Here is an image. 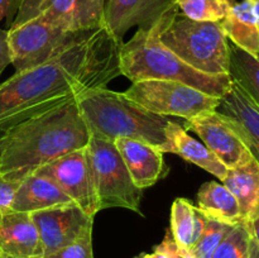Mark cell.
<instances>
[{
    "instance_id": "6da1fadb",
    "label": "cell",
    "mask_w": 259,
    "mask_h": 258,
    "mask_svg": "<svg viewBox=\"0 0 259 258\" xmlns=\"http://www.w3.org/2000/svg\"><path fill=\"white\" fill-rule=\"evenodd\" d=\"M121 45L101 27L47 62L10 76L0 83V133L83 91L106 88L121 75Z\"/></svg>"
},
{
    "instance_id": "7a4b0ae2",
    "label": "cell",
    "mask_w": 259,
    "mask_h": 258,
    "mask_svg": "<svg viewBox=\"0 0 259 258\" xmlns=\"http://www.w3.org/2000/svg\"><path fill=\"white\" fill-rule=\"evenodd\" d=\"M90 141L76 98L40 111L4 132L0 138V175L20 182L35 169Z\"/></svg>"
},
{
    "instance_id": "3957f363",
    "label": "cell",
    "mask_w": 259,
    "mask_h": 258,
    "mask_svg": "<svg viewBox=\"0 0 259 258\" xmlns=\"http://www.w3.org/2000/svg\"><path fill=\"white\" fill-rule=\"evenodd\" d=\"M179 12L175 3L152 23L142 27L128 42L120 46V73L132 82L141 80H174L192 86L214 98H223L232 88V78L225 75H207L185 63L161 42V33Z\"/></svg>"
},
{
    "instance_id": "277c9868",
    "label": "cell",
    "mask_w": 259,
    "mask_h": 258,
    "mask_svg": "<svg viewBox=\"0 0 259 258\" xmlns=\"http://www.w3.org/2000/svg\"><path fill=\"white\" fill-rule=\"evenodd\" d=\"M76 103L90 132L114 142L129 138L156 147L163 153H175L168 137L172 120L151 113L124 93L108 88L91 89L76 96Z\"/></svg>"
},
{
    "instance_id": "5b68a950",
    "label": "cell",
    "mask_w": 259,
    "mask_h": 258,
    "mask_svg": "<svg viewBox=\"0 0 259 258\" xmlns=\"http://www.w3.org/2000/svg\"><path fill=\"white\" fill-rule=\"evenodd\" d=\"M161 42L200 72L228 73L229 39L220 22L192 20L177 12L162 30Z\"/></svg>"
},
{
    "instance_id": "8992f818",
    "label": "cell",
    "mask_w": 259,
    "mask_h": 258,
    "mask_svg": "<svg viewBox=\"0 0 259 258\" xmlns=\"http://www.w3.org/2000/svg\"><path fill=\"white\" fill-rule=\"evenodd\" d=\"M99 209L124 207L141 214L143 190L136 186L114 142L90 132L86 146Z\"/></svg>"
},
{
    "instance_id": "52a82bcc",
    "label": "cell",
    "mask_w": 259,
    "mask_h": 258,
    "mask_svg": "<svg viewBox=\"0 0 259 258\" xmlns=\"http://www.w3.org/2000/svg\"><path fill=\"white\" fill-rule=\"evenodd\" d=\"M124 95L151 113L179 116L185 120L214 111L219 104L218 98L174 80L136 81L124 91Z\"/></svg>"
},
{
    "instance_id": "ba28073f",
    "label": "cell",
    "mask_w": 259,
    "mask_h": 258,
    "mask_svg": "<svg viewBox=\"0 0 259 258\" xmlns=\"http://www.w3.org/2000/svg\"><path fill=\"white\" fill-rule=\"evenodd\" d=\"M94 30V29H93ZM91 30L68 32L50 24L40 17L8 30L12 65L15 72L35 67L80 42Z\"/></svg>"
},
{
    "instance_id": "9c48e42d",
    "label": "cell",
    "mask_w": 259,
    "mask_h": 258,
    "mask_svg": "<svg viewBox=\"0 0 259 258\" xmlns=\"http://www.w3.org/2000/svg\"><path fill=\"white\" fill-rule=\"evenodd\" d=\"M33 174L51 180L90 217L100 211L86 147L53 159Z\"/></svg>"
},
{
    "instance_id": "30bf717a",
    "label": "cell",
    "mask_w": 259,
    "mask_h": 258,
    "mask_svg": "<svg viewBox=\"0 0 259 258\" xmlns=\"http://www.w3.org/2000/svg\"><path fill=\"white\" fill-rule=\"evenodd\" d=\"M30 215L39 232L45 255L72 244L86 232L93 230L94 218L75 202L38 210Z\"/></svg>"
},
{
    "instance_id": "8fae6325",
    "label": "cell",
    "mask_w": 259,
    "mask_h": 258,
    "mask_svg": "<svg viewBox=\"0 0 259 258\" xmlns=\"http://www.w3.org/2000/svg\"><path fill=\"white\" fill-rule=\"evenodd\" d=\"M185 128L196 133L228 168L242 166L253 159L237 132L215 110L187 119Z\"/></svg>"
},
{
    "instance_id": "7c38bea8",
    "label": "cell",
    "mask_w": 259,
    "mask_h": 258,
    "mask_svg": "<svg viewBox=\"0 0 259 258\" xmlns=\"http://www.w3.org/2000/svg\"><path fill=\"white\" fill-rule=\"evenodd\" d=\"M0 255L43 258L42 240L30 212L8 210L0 215Z\"/></svg>"
},
{
    "instance_id": "4fadbf2b",
    "label": "cell",
    "mask_w": 259,
    "mask_h": 258,
    "mask_svg": "<svg viewBox=\"0 0 259 258\" xmlns=\"http://www.w3.org/2000/svg\"><path fill=\"white\" fill-rule=\"evenodd\" d=\"M217 113L233 126L243 143L259 163V108L244 91L233 82L232 88L219 99Z\"/></svg>"
},
{
    "instance_id": "5bb4252c",
    "label": "cell",
    "mask_w": 259,
    "mask_h": 258,
    "mask_svg": "<svg viewBox=\"0 0 259 258\" xmlns=\"http://www.w3.org/2000/svg\"><path fill=\"white\" fill-rule=\"evenodd\" d=\"M38 17L68 32L105 27V0H50Z\"/></svg>"
},
{
    "instance_id": "9a60e30c",
    "label": "cell",
    "mask_w": 259,
    "mask_h": 258,
    "mask_svg": "<svg viewBox=\"0 0 259 258\" xmlns=\"http://www.w3.org/2000/svg\"><path fill=\"white\" fill-rule=\"evenodd\" d=\"M174 0H108L105 27L114 38L123 43L131 28L151 25Z\"/></svg>"
},
{
    "instance_id": "2e32d148",
    "label": "cell",
    "mask_w": 259,
    "mask_h": 258,
    "mask_svg": "<svg viewBox=\"0 0 259 258\" xmlns=\"http://www.w3.org/2000/svg\"><path fill=\"white\" fill-rule=\"evenodd\" d=\"M132 180L139 189H147L166 175L163 152L144 142L129 138L114 141Z\"/></svg>"
},
{
    "instance_id": "e0dca14e",
    "label": "cell",
    "mask_w": 259,
    "mask_h": 258,
    "mask_svg": "<svg viewBox=\"0 0 259 258\" xmlns=\"http://www.w3.org/2000/svg\"><path fill=\"white\" fill-rule=\"evenodd\" d=\"M70 202L73 201L51 180L37 174H30L18 185L10 209L34 212Z\"/></svg>"
},
{
    "instance_id": "ac0fdd59",
    "label": "cell",
    "mask_w": 259,
    "mask_h": 258,
    "mask_svg": "<svg viewBox=\"0 0 259 258\" xmlns=\"http://www.w3.org/2000/svg\"><path fill=\"white\" fill-rule=\"evenodd\" d=\"M220 23L230 42L259 57V30L253 0L235 3Z\"/></svg>"
},
{
    "instance_id": "d6986e66",
    "label": "cell",
    "mask_w": 259,
    "mask_h": 258,
    "mask_svg": "<svg viewBox=\"0 0 259 258\" xmlns=\"http://www.w3.org/2000/svg\"><path fill=\"white\" fill-rule=\"evenodd\" d=\"M168 137L175 146V154H179L186 161L214 175L220 181L224 180L229 168L204 143L189 136L184 126L171 121L168 126Z\"/></svg>"
},
{
    "instance_id": "ffe728a7",
    "label": "cell",
    "mask_w": 259,
    "mask_h": 258,
    "mask_svg": "<svg viewBox=\"0 0 259 258\" xmlns=\"http://www.w3.org/2000/svg\"><path fill=\"white\" fill-rule=\"evenodd\" d=\"M222 182L234 195L243 220L248 222L259 204V163L250 159L248 163L229 168Z\"/></svg>"
},
{
    "instance_id": "44dd1931",
    "label": "cell",
    "mask_w": 259,
    "mask_h": 258,
    "mask_svg": "<svg viewBox=\"0 0 259 258\" xmlns=\"http://www.w3.org/2000/svg\"><path fill=\"white\" fill-rule=\"evenodd\" d=\"M196 207L210 219L233 225L245 222L243 220L239 204L234 195L224 185L217 181L205 182L200 187Z\"/></svg>"
},
{
    "instance_id": "7402d4cb",
    "label": "cell",
    "mask_w": 259,
    "mask_h": 258,
    "mask_svg": "<svg viewBox=\"0 0 259 258\" xmlns=\"http://www.w3.org/2000/svg\"><path fill=\"white\" fill-rule=\"evenodd\" d=\"M205 215L184 197H177L171 207V234L180 247L191 250L204 230Z\"/></svg>"
},
{
    "instance_id": "603a6c76",
    "label": "cell",
    "mask_w": 259,
    "mask_h": 258,
    "mask_svg": "<svg viewBox=\"0 0 259 258\" xmlns=\"http://www.w3.org/2000/svg\"><path fill=\"white\" fill-rule=\"evenodd\" d=\"M228 75L259 108V57L229 40Z\"/></svg>"
},
{
    "instance_id": "cb8c5ba5",
    "label": "cell",
    "mask_w": 259,
    "mask_h": 258,
    "mask_svg": "<svg viewBox=\"0 0 259 258\" xmlns=\"http://www.w3.org/2000/svg\"><path fill=\"white\" fill-rule=\"evenodd\" d=\"M182 15L199 22H222L235 0H174Z\"/></svg>"
},
{
    "instance_id": "d4e9b609",
    "label": "cell",
    "mask_w": 259,
    "mask_h": 258,
    "mask_svg": "<svg viewBox=\"0 0 259 258\" xmlns=\"http://www.w3.org/2000/svg\"><path fill=\"white\" fill-rule=\"evenodd\" d=\"M252 233L248 222H240L232 228L211 258H248Z\"/></svg>"
},
{
    "instance_id": "484cf974",
    "label": "cell",
    "mask_w": 259,
    "mask_h": 258,
    "mask_svg": "<svg viewBox=\"0 0 259 258\" xmlns=\"http://www.w3.org/2000/svg\"><path fill=\"white\" fill-rule=\"evenodd\" d=\"M233 227H234L233 224L205 217V225L201 237L197 240L195 247L190 250L194 258H211L217 248Z\"/></svg>"
},
{
    "instance_id": "4316f807",
    "label": "cell",
    "mask_w": 259,
    "mask_h": 258,
    "mask_svg": "<svg viewBox=\"0 0 259 258\" xmlns=\"http://www.w3.org/2000/svg\"><path fill=\"white\" fill-rule=\"evenodd\" d=\"M43 258H94L93 230H89L72 244L63 247Z\"/></svg>"
},
{
    "instance_id": "83f0119b",
    "label": "cell",
    "mask_w": 259,
    "mask_h": 258,
    "mask_svg": "<svg viewBox=\"0 0 259 258\" xmlns=\"http://www.w3.org/2000/svg\"><path fill=\"white\" fill-rule=\"evenodd\" d=\"M50 0H22L10 28H17L37 18Z\"/></svg>"
},
{
    "instance_id": "f1b7e54d",
    "label": "cell",
    "mask_w": 259,
    "mask_h": 258,
    "mask_svg": "<svg viewBox=\"0 0 259 258\" xmlns=\"http://www.w3.org/2000/svg\"><path fill=\"white\" fill-rule=\"evenodd\" d=\"M18 185H19L18 181H12L0 175V215L12 207L13 197Z\"/></svg>"
},
{
    "instance_id": "f546056e",
    "label": "cell",
    "mask_w": 259,
    "mask_h": 258,
    "mask_svg": "<svg viewBox=\"0 0 259 258\" xmlns=\"http://www.w3.org/2000/svg\"><path fill=\"white\" fill-rule=\"evenodd\" d=\"M157 248L163 250L169 258H194L191 252L185 248L180 247L176 242H175L174 237L171 234V230H167L166 235H164L163 240L157 245Z\"/></svg>"
},
{
    "instance_id": "4dcf8cb0",
    "label": "cell",
    "mask_w": 259,
    "mask_h": 258,
    "mask_svg": "<svg viewBox=\"0 0 259 258\" xmlns=\"http://www.w3.org/2000/svg\"><path fill=\"white\" fill-rule=\"evenodd\" d=\"M10 63H12V53L8 40V30L0 28V76Z\"/></svg>"
},
{
    "instance_id": "1f68e13d",
    "label": "cell",
    "mask_w": 259,
    "mask_h": 258,
    "mask_svg": "<svg viewBox=\"0 0 259 258\" xmlns=\"http://www.w3.org/2000/svg\"><path fill=\"white\" fill-rule=\"evenodd\" d=\"M20 2L22 0H0V22L4 18L12 17L14 13L17 14Z\"/></svg>"
},
{
    "instance_id": "d6a6232c",
    "label": "cell",
    "mask_w": 259,
    "mask_h": 258,
    "mask_svg": "<svg viewBox=\"0 0 259 258\" xmlns=\"http://www.w3.org/2000/svg\"><path fill=\"white\" fill-rule=\"evenodd\" d=\"M248 224H249L250 233H252V237L254 238L255 242L259 245V204L255 207L254 212L252 214V217L248 219Z\"/></svg>"
},
{
    "instance_id": "836d02e7",
    "label": "cell",
    "mask_w": 259,
    "mask_h": 258,
    "mask_svg": "<svg viewBox=\"0 0 259 258\" xmlns=\"http://www.w3.org/2000/svg\"><path fill=\"white\" fill-rule=\"evenodd\" d=\"M138 258H169V257L166 254V253L163 252V250L158 249V248L156 247V248H154L153 252L146 253V254H142L141 257H138Z\"/></svg>"
},
{
    "instance_id": "e575fe53",
    "label": "cell",
    "mask_w": 259,
    "mask_h": 258,
    "mask_svg": "<svg viewBox=\"0 0 259 258\" xmlns=\"http://www.w3.org/2000/svg\"><path fill=\"white\" fill-rule=\"evenodd\" d=\"M248 258H259V245L253 237H252V240H250L249 255H248Z\"/></svg>"
},
{
    "instance_id": "d590c367",
    "label": "cell",
    "mask_w": 259,
    "mask_h": 258,
    "mask_svg": "<svg viewBox=\"0 0 259 258\" xmlns=\"http://www.w3.org/2000/svg\"><path fill=\"white\" fill-rule=\"evenodd\" d=\"M254 3V14H255V20H257V27L259 30V0H253Z\"/></svg>"
},
{
    "instance_id": "8d00e7d4",
    "label": "cell",
    "mask_w": 259,
    "mask_h": 258,
    "mask_svg": "<svg viewBox=\"0 0 259 258\" xmlns=\"http://www.w3.org/2000/svg\"><path fill=\"white\" fill-rule=\"evenodd\" d=\"M2 136H3V133H0V138H2Z\"/></svg>"
},
{
    "instance_id": "74e56055",
    "label": "cell",
    "mask_w": 259,
    "mask_h": 258,
    "mask_svg": "<svg viewBox=\"0 0 259 258\" xmlns=\"http://www.w3.org/2000/svg\"><path fill=\"white\" fill-rule=\"evenodd\" d=\"M0 258H5V257H2V255H0Z\"/></svg>"
}]
</instances>
